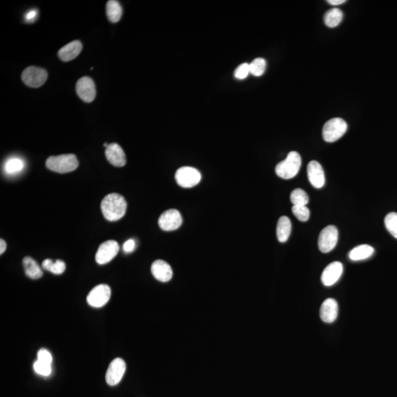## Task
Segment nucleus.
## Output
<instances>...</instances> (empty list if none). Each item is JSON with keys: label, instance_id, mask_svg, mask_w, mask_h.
Instances as JSON below:
<instances>
[{"label": "nucleus", "instance_id": "obj_1", "mask_svg": "<svg viewBox=\"0 0 397 397\" xmlns=\"http://www.w3.org/2000/svg\"><path fill=\"white\" fill-rule=\"evenodd\" d=\"M126 200L120 194L112 193L102 201L101 209L103 216L110 222L120 220L126 214Z\"/></svg>", "mask_w": 397, "mask_h": 397}, {"label": "nucleus", "instance_id": "obj_2", "mask_svg": "<svg viewBox=\"0 0 397 397\" xmlns=\"http://www.w3.org/2000/svg\"><path fill=\"white\" fill-rule=\"evenodd\" d=\"M302 164V159L299 153L292 151L288 153L286 158L279 162L275 168L278 177L284 180L293 178L299 172Z\"/></svg>", "mask_w": 397, "mask_h": 397}, {"label": "nucleus", "instance_id": "obj_3", "mask_svg": "<svg viewBox=\"0 0 397 397\" xmlns=\"http://www.w3.org/2000/svg\"><path fill=\"white\" fill-rule=\"evenodd\" d=\"M78 166V160L76 156L72 154L51 156L46 161V166L47 168L51 171L61 174L75 171Z\"/></svg>", "mask_w": 397, "mask_h": 397}, {"label": "nucleus", "instance_id": "obj_4", "mask_svg": "<svg viewBox=\"0 0 397 397\" xmlns=\"http://www.w3.org/2000/svg\"><path fill=\"white\" fill-rule=\"evenodd\" d=\"M347 131V124L341 118H334L324 124L322 129L324 140L333 143L341 138Z\"/></svg>", "mask_w": 397, "mask_h": 397}, {"label": "nucleus", "instance_id": "obj_5", "mask_svg": "<svg viewBox=\"0 0 397 397\" xmlns=\"http://www.w3.org/2000/svg\"><path fill=\"white\" fill-rule=\"evenodd\" d=\"M47 72L42 68L30 66L24 69L21 79L29 87L38 88L43 86L47 80Z\"/></svg>", "mask_w": 397, "mask_h": 397}, {"label": "nucleus", "instance_id": "obj_6", "mask_svg": "<svg viewBox=\"0 0 397 397\" xmlns=\"http://www.w3.org/2000/svg\"><path fill=\"white\" fill-rule=\"evenodd\" d=\"M176 181L183 188H192L200 182L201 174L197 168L184 166L177 170Z\"/></svg>", "mask_w": 397, "mask_h": 397}, {"label": "nucleus", "instance_id": "obj_7", "mask_svg": "<svg viewBox=\"0 0 397 397\" xmlns=\"http://www.w3.org/2000/svg\"><path fill=\"white\" fill-rule=\"evenodd\" d=\"M338 239V230L336 227L329 225L321 230L319 236V250L323 253H328L336 247Z\"/></svg>", "mask_w": 397, "mask_h": 397}, {"label": "nucleus", "instance_id": "obj_8", "mask_svg": "<svg viewBox=\"0 0 397 397\" xmlns=\"http://www.w3.org/2000/svg\"><path fill=\"white\" fill-rule=\"evenodd\" d=\"M111 295V288L108 285L101 284L94 287L89 292L87 296V302L92 307H101L108 303Z\"/></svg>", "mask_w": 397, "mask_h": 397}, {"label": "nucleus", "instance_id": "obj_9", "mask_svg": "<svg viewBox=\"0 0 397 397\" xmlns=\"http://www.w3.org/2000/svg\"><path fill=\"white\" fill-rule=\"evenodd\" d=\"M120 251V245L116 241L109 240L102 244L96 253V261L100 265L113 260Z\"/></svg>", "mask_w": 397, "mask_h": 397}, {"label": "nucleus", "instance_id": "obj_10", "mask_svg": "<svg viewBox=\"0 0 397 397\" xmlns=\"http://www.w3.org/2000/svg\"><path fill=\"white\" fill-rule=\"evenodd\" d=\"M183 223L181 214L176 209H170L160 215L158 219L160 228L164 231L178 229Z\"/></svg>", "mask_w": 397, "mask_h": 397}, {"label": "nucleus", "instance_id": "obj_11", "mask_svg": "<svg viewBox=\"0 0 397 397\" xmlns=\"http://www.w3.org/2000/svg\"><path fill=\"white\" fill-rule=\"evenodd\" d=\"M126 371V364L122 358H115L108 367L106 380L108 384L114 386L120 383Z\"/></svg>", "mask_w": 397, "mask_h": 397}, {"label": "nucleus", "instance_id": "obj_12", "mask_svg": "<svg viewBox=\"0 0 397 397\" xmlns=\"http://www.w3.org/2000/svg\"><path fill=\"white\" fill-rule=\"evenodd\" d=\"M76 91L79 97L86 103H92L95 99V84L90 77L80 78L77 83Z\"/></svg>", "mask_w": 397, "mask_h": 397}, {"label": "nucleus", "instance_id": "obj_13", "mask_svg": "<svg viewBox=\"0 0 397 397\" xmlns=\"http://www.w3.org/2000/svg\"><path fill=\"white\" fill-rule=\"evenodd\" d=\"M343 273V265L338 261L329 264L321 274V282L325 286H331L336 283Z\"/></svg>", "mask_w": 397, "mask_h": 397}, {"label": "nucleus", "instance_id": "obj_14", "mask_svg": "<svg viewBox=\"0 0 397 397\" xmlns=\"http://www.w3.org/2000/svg\"><path fill=\"white\" fill-rule=\"evenodd\" d=\"M307 177L314 188H322L325 183L324 169L319 162L312 160L307 165Z\"/></svg>", "mask_w": 397, "mask_h": 397}, {"label": "nucleus", "instance_id": "obj_15", "mask_svg": "<svg viewBox=\"0 0 397 397\" xmlns=\"http://www.w3.org/2000/svg\"><path fill=\"white\" fill-rule=\"evenodd\" d=\"M108 161L117 167H123L127 163L126 155L121 146L117 143H111L106 149Z\"/></svg>", "mask_w": 397, "mask_h": 397}, {"label": "nucleus", "instance_id": "obj_16", "mask_svg": "<svg viewBox=\"0 0 397 397\" xmlns=\"http://www.w3.org/2000/svg\"><path fill=\"white\" fill-rule=\"evenodd\" d=\"M151 271L155 279L160 282L169 281L173 276V271L169 264L162 260H157L153 263Z\"/></svg>", "mask_w": 397, "mask_h": 397}, {"label": "nucleus", "instance_id": "obj_17", "mask_svg": "<svg viewBox=\"0 0 397 397\" xmlns=\"http://www.w3.org/2000/svg\"><path fill=\"white\" fill-rule=\"evenodd\" d=\"M338 305L335 299H327L320 308V318L325 323H333L338 317Z\"/></svg>", "mask_w": 397, "mask_h": 397}, {"label": "nucleus", "instance_id": "obj_18", "mask_svg": "<svg viewBox=\"0 0 397 397\" xmlns=\"http://www.w3.org/2000/svg\"><path fill=\"white\" fill-rule=\"evenodd\" d=\"M83 49V45L80 41H74L69 43L60 49L58 55L60 59L64 62L72 61L76 58Z\"/></svg>", "mask_w": 397, "mask_h": 397}, {"label": "nucleus", "instance_id": "obj_19", "mask_svg": "<svg viewBox=\"0 0 397 397\" xmlns=\"http://www.w3.org/2000/svg\"><path fill=\"white\" fill-rule=\"evenodd\" d=\"M290 233H291V222L289 218L287 216H282L279 218L276 226V236L278 241L281 243L287 242Z\"/></svg>", "mask_w": 397, "mask_h": 397}, {"label": "nucleus", "instance_id": "obj_20", "mask_svg": "<svg viewBox=\"0 0 397 397\" xmlns=\"http://www.w3.org/2000/svg\"><path fill=\"white\" fill-rule=\"evenodd\" d=\"M375 253V249L368 245L358 246L352 249L349 253V258L353 261L366 260L372 257Z\"/></svg>", "mask_w": 397, "mask_h": 397}, {"label": "nucleus", "instance_id": "obj_21", "mask_svg": "<svg viewBox=\"0 0 397 397\" xmlns=\"http://www.w3.org/2000/svg\"><path fill=\"white\" fill-rule=\"evenodd\" d=\"M23 266L27 276L32 279H37L43 276V271L36 261L32 258L25 257L23 259Z\"/></svg>", "mask_w": 397, "mask_h": 397}, {"label": "nucleus", "instance_id": "obj_22", "mask_svg": "<svg viewBox=\"0 0 397 397\" xmlns=\"http://www.w3.org/2000/svg\"><path fill=\"white\" fill-rule=\"evenodd\" d=\"M106 13L110 21L113 23L118 22L123 15V8L119 1L110 0L106 5Z\"/></svg>", "mask_w": 397, "mask_h": 397}, {"label": "nucleus", "instance_id": "obj_23", "mask_svg": "<svg viewBox=\"0 0 397 397\" xmlns=\"http://www.w3.org/2000/svg\"><path fill=\"white\" fill-rule=\"evenodd\" d=\"M343 17H344V14H343V12L340 9H330L324 15V24L327 27L333 28V27H337L341 22Z\"/></svg>", "mask_w": 397, "mask_h": 397}, {"label": "nucleus", "instance_id": "obj_24", "mask_svg": "<svg viewBox=\"0 0 397 397\" xmlns=\"http://www.w3.org/2000/svg\"><path fill=\"white\" fill-rule=\"evenodd\" d=\"M42 267L44 269L50 271L55 274H61L66 269V264L63 261L56 260L53 261L50 259H46L43 261Z\"/></svg>", "mask_w": 397, "mask_h": 397}, {"label": "nucleus", "instance_id": "obj_25", "mask_svg": "<svg viewBox=\"0 0 397 397\" xmlns=\"http://www.w3.org/2000/svg\"><path fill=\"white\" fill-rule=\"evenodd\" d=\"M24 167V161L19 157H10L4 164V171L8 174L19 173Z\"/></svg>", "mask_w": 397, "mask_h": 397}, {"label": "nucleus", "instance_id": "obj_26", "mask_svg": "<svg viewBox=\"0 0 397 397\" xmlns=\"http://www.w3.org/2000/svg\"><path fill=\"white\" fill-rule=\"evenodd\" d=\"M290 202L293 205L306 206L309 202V197L307 193L301 188L293 190L290 194Z\"/></svg>", "mask_w": 397, "mask_h": 397}, {"label": "nucleus", "instance_id": "obj_27", "mask_svg": "<svg viewBox=\"0 0 397 397\" xmlns=\"http://www.w3.org/2000/svg\"><path fill=\"white\" fill-rule=\"evenodd\" d=\"M266 68V61L262 58H258L250 63V74L256 77L264 75Z\"/></svg>", "mask_w": 397, "mask_h": 397}, {"label": "nucleus", "instance_id": "obj_28", "mask_svg": "<svg viewBox=\"0 0 397 397\" xmlns=\"http://www.w3.org/2000/svg\"><path fill=\"white\" fill-rule=\"evenodd\" d=\"M385 225L388 231L397 239V213H390L385 218Z\"/></svg>", "mask_w": 397, "mask_h": 397}, {"label": "nucleus", "instance_id": "obj_29", "mask_svg": "<svg viewBox=\"0 0 397 397\" xmlns=\"http://www.w3.org/2000/svg\"><path fill=\"white\" fill-rule=\"evenodd\" d=\"M292 213L296 216V219L301 222H307L310 218V210L307 208V206L293 205L292 207Z\"/></svg>", "mask_w": 397, "mask_h": 397}, {"label": "nucleus", "instance_id": "obj_30", "mask_svg": "<svg viewBox=\"0 0 397 397\" xmlns=\"http://www.w3.org/2000/svg\"><path fill=\"white\" fill-rule=\"evenodd\" d=\"M33 368L37 374L42 376H49L52 372L51 364H44L41 361H35L34 363Z\"/></svg>", "mask_w": 397, "mask_h": 397}, {"label": "nucleus", "instance_id": "obj_31", "mask_svg": "<svg viewBox=\"0 0 397 397\" xmlns=\"http://www.w3.org/2000/svg\"><path fill=\"white\" fill-rule=\"evenodd\" d=\"M250 74V64L245 63L238 66L237 69L235 71L234 75L236 78L239 79V80H243L247 77Z\"/></svg>", "mask_w": 397, "mask_h": 397}, {"label": "nucleus", "instance_id": "obj_32", "mask_svg": "<svg viewBox=\"0 0 397 397\" xmlns=\"http://www.w3.org/2000/svg\"><path fill=\"white\" fill-rule=\"evenodd\" d=\"M38 360L44 364H51L52 362V357L50 352L46 350V349H41L37 354Z\"/></svg>", "mask_w": 397, "mask_h": 397}, {"label": "nucleus", "instance_id": "obj_33", "mask_svg": "<svg viewBox=\"0 0 397 397\" xmlns=\"http://www.w3.org/2000/svg\"><path fill=\"white\" fill-rule=\"evenodd\" d=\"M135 242L133 239H130L125 242V245L123 246L124 251L125 253H131L135 250Z\"/></svg>", "mask_w": 397, "mask_h": 397}, {"label": "nucleus", "instance_id": "obj_34", "mask_svg": "<svg viewBox=\"0 0 397 397\" xmlns=\"http://www.w3.org/2000/svg\"><path fill=\"white\" fill-rule=\"evenodd\" d=\"M37 11L36 10H31L28 13L26 14V20L28 21H33L34 18H35V16L37 15Z\"/></svg>", "mask_w": 397, "mask_h": 397}, {"label": "nucleus", "instance_id": "obj_35", "mask_svg": "<svg viewBox=\"0 0 397 397\" xmlns=\"http://www.w3.org/2000/svg\"><path fill=\"white\" fill-rule=\"evenodd\" d=\"M327 2L331 5H339V4L346 2V0H328Z\"/></svg>", "mask_w": 397, "mask_h": 397}, {"label": "nucleus", "instance_id": "obj_36", "mask_svg": "<svg viewBox=\"0 0 397 397\" xmlns=\"http://www.w3.org/2000/svg\"><path fill=\"white\" fill-rule=\"evenodd\" d=\"M6 247H7V245H6L5 242L3 239H1L0 240V254L2 255L4 253Z\"/></svg>", "mask_w": 397, "mask_h": 397}]
</instances>
